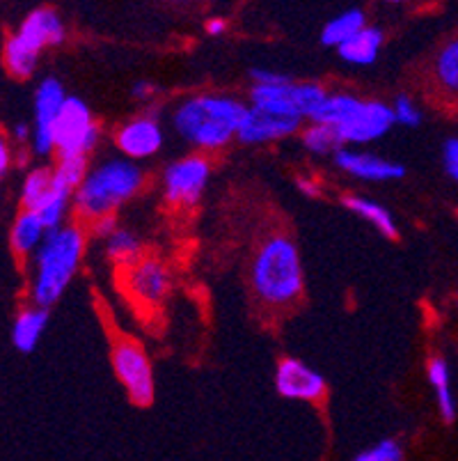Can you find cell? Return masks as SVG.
Segmentation results:
<instances>
[{"label":"cell","instance_id":"1","mask_svg":"<svg viewBox=\"0 0 458 461\" xmlns=\"http://www.w3.org/2000/svg\"><path fill=\"white\" fill-rule=\"evenodd\" d=\"M247 106L234 96L197 95L182 102L172 115L175 131L200 149L225 148L237 138Z\"/></svg>","mask_w":458,"mask_h":461},{"label":"cell","instance_id":"2","mask_svg":"<svg viewBox=\"0 0 458 461\" xmlns=\"http://www.w3.org/2000/svg\"><path fill=\"white\" fill-rule=\"evenodd\" d=\"M85 237L76 225H62L49 232L44 244L35 253V280H32V301L37 308L49 310L56 303L81 267Z\"/></svg>","mask_w":458,"mask_h":461},{"label":"cell","instance_id":"3","mask_svg":"<svg viewBox=\"0 0 458 461\" xmlns=\"http://www.w3.org/2000/svg\"><path fill=\"white\" fill-rule=\"evenodd\" d=\"M250 280L255 294L268 305H289L302 294L305 278L296 244L284 234L266 239L252 259Z\"/></svg>","mask_w":458,"mask_h":461},{"label":"cell","instance_id":"4","mask_svg":"<svg viewBox=\"0 0 458 461\" xmlns=\"http://www.w3.org/2000/svg\"><path fill=\"white\" fill-rule=\"evenodd\" d=\"M142 179L145 175L133 161L111 158L101 163L87 173L85 182L76 191V212L92 223L106 216H115L117 209L140 191Z\"/></svg>","mask_w":458,"mask_h":461},{"label":"cell","instance_id":"5","mask_svg":"<svg viewBox=\"0 0 458 461\" xmlns=\"http://www.w3.org/2000/svg\"><path fill=\"white\" fill-rule=\"evenodd\" d=\"M99 142V127L92 120L87 104L78 96H67L56 122V154L58 161L67 158H87Z\"/></svg>","mask_w":458,"mask_h":461},{"label":"cell","instance_id":"6","mask_svg":"<svg viewBox=\"0 0 458 461\" xmlns=\"http://www.w3.org/2000/svg\"><path fill=\"white\" fill-rule=\"evenodd\" d=\"M112 367L124 385V391L129 393L133 404L149 406L154 402V370H151V360L147 351L138 345L136 339L121 338L112 347Z\"/></svg>","mask_w":458,"mask_h":461},{"label":"cell","instance_id":"7","mask_svg":"<svg viewBox=\"0 0 458 461\" xmlns=\"http://www.w3.org/2000/svg\"><path fill=\"white\" fill-rule=\"evenodd\" d=\"M326 96V90L317 83L289 81L283 86H255L250 92V104L255 108H266L302 120V117H312Z\"/></svg>","mask_w":458,"mask_h":461},{"label":"cell","instance_id":"8","mask_svg":"<svg viewBox=\"0 0 458 461\" xmlns=\"http://www.w3.org/2000/svg\"><path fill=\"white\" fill-rule=\"evenodd\" d=\"M209 177H211V166L200 154L170 163L163 173L166 200L175 207H193L202 198Z\"/></svg>","mask_w":458,"mask_h":461},{"label":"cell","instance_id":"9","mask_svg":"<svg viewBox=\"0 0 458 461\" xmlns=\"http://www.w3.org/2000/svg\"><path fill=\"white\" fill-rule=\"evenodd\" d=\"M67 104L65 87L58 78H44L35 92V127H32V149L40 157L56 152V122Z\"/></svg>","mask_w":458,"mask_h":461},{"label":"cell","instance_id":"10","mask_svg":"<svg viewBox=\"0 0 458 461\" xmlns=\"http://www.w3.org/2000/svg\"><path fill=\"white\" fill-rule=\"evenodd\" d=\"M394 127L392 106L383 102H367L358 99L353 111L344 117V122L337 124V131L344 142L351 145H367V142L378 140L388 136L390 129Z\"/></svg>","mask_w":458,"mask_h":461},{"label":"cell","instance_id":"11","mask_svg":"<svg viewBox=\"0 0 458 461\" xmlns=\"http://www.w3.org/2000/svg\"><path fill=\"white\" fill-rule=\"evenodd\" d=\"M170 271L157 258H142L133 267L124 269V289L136 303L157 308L170 292Z\"/></svg>","mask_w":458,"mask_h":461},{"label":"cell","instance_id":"12","mask_svg":"<svg viewBox=\"0 0 458 461\" xmlns=\"http://www.w3.org/2000/svg\"><path fill=\"white\" fill-rule=\"evenodd\" d=\"M301 117L283 115L266 108L247 106L243 122L238 127L237 138L243 145H264V142H275L283 138L293 136L301 129Z\"/></svg>","mask_w":458,"mask_h":461},{"label":"cell","instance_id":"13","mask_svg":"<svg viewBox=\"0 0 458 461\" xmlns=\"http://www.w3.org/2000/svg\"><path fill=\"white\" fill-rule=\"evenodd\" d=\"M275 388L287 400L312 402L326 393V379L302 360L284 358L275 370Z\"/></svg>","mask_w":458,"mask_h":461},{"label":"cell","instance_id":"14","mask_svg":"<svg viewBox=\"0 0 458 461\" xmlns=\"http://www.w3.org/2000/svg\"><path fill=\"white\" fill-rule=\"evenodd\" d=\"M115 142L126 158L142 161V158H151L161 152L163 129L154 117H133L117 131Z\"/></svg>","mask_w":458,"mask_h":461},{"label":"cell","instance_id":"15","mask_svg":"<svg viewBox=\"0 0 458 461\" xmlns=\"http://www.w3.org/2000/svg\"><path fill=\"white\" fill-rule=\"evenodd\" d=\"M335 163L344 173L353 177L364 179V182H394V179L406 177V167L397 161L378 157L372 152H358V149H339L335 154Z\"/></svg>","mask_w":458,"mask_h":461},{"label":"cell","instance_id":"16","mask_svg":"<svg viewBox=\"0 0 458 461\" xmlns=\"http://www.w3.org/2000/svg\"><path fill=\"white\" fill-rule=\"evenodd\" d=\"M16 35L31 46V49H35L40 53L46 46L62 44L67 32L65 23L58 16V12L49 10V7H41V10H35L32 14L25 16Z\"/></svg>","mask_w":458,"mask_h":461},{"label":"cell","instance_id":"17","mask_svg":"<svg viewBox=\"0 0 458 461\" xmlns=\"http://www.w3.org/2000/svg\"><path fill=\"white\" fill-rule=\"evenodd\" d=\"M381 46H383V31L367 26L364 31H360L358 35L353 37V40H348L346 44L339 46L337 53L348 65L367 67L376 62L378 53H381Z\"/></svg>","mask_w":458,"mask_h":461},{"label":"cell","instance_id":"18","mask_svg":"<svg viewBox=\"0 0 458 461\" xmlns=\"http://www.w3.org/2000/svg\"><path fill=\"white\" fill-rule=\"evenodd\" d=\"M46 324H49V310L44 308H28L16 317L14 326H12V342L19 351L31 354L35 351L37 342H40L41 333H44Z\"/></svg>","mask_w":458,"mask_h":461},{"label":"cell","instance_id":"19","mask_svg":"<svg viewBox=\"0 0 458 461\" xmlns=\"http://www.w3.org/2000/svg\"><path fill=\"white\" fill-rule=\"evenodd\" d=\"M49 237V230L41 223V218L35 212H21L12 228V246L19 255H31L40 250L44 239Z\"/></svg>","mask_w":458,"mask_h":461},{"label":"cell","instance_id":"20","mask_svg":"<svg viewBox=\"0 0 458 461\" xmlns=\"http://www.w3.org/2000/svg\"><path fill=\"white\" fill-rule=\"evenodd\" d=\"M367 28V19H364L363 10H346L342 14H337L335 19H330L323 26L321 41L326 46H333V49H339V46L346 44L348 40L358 35L360 31Z\"/></svg>","mask_w":458,"mask_h":461},{"label":"cell","instance_id":"21","mask_svg":"<svg viewBox=\"0 0 458 461\" xmlns=\"http://www.w3.org/2000/svg\"><path fill=\"white\" fill-rule=\"evenodd\" d=\"M346 207L351 209L355 216H360L363 221H367L373 230H378V234H383L388 239H397L399 230L394 223L392 213L383 207V204L373 203V200L363 198V195H351L346 198Z\"/></svg>","mask_w":458,"mask_h":461},{"label":"cell","instance_id":"22","mask_svg":"<svg viewBox=\"0 0 458 461\" xmlns=\"http://www.w3.org/2000/svg\"><path fill=\"white\" fill-rule=\"evenodd\" d=\"M56 193V184H53V170L49 167H37L32 170L23 182V191H21V203H23L25 212H40Z\"/></svg>","mask_w":458,"mask_h":461},{"label":"cell","instance_id":"23","mask_svg":"<svg viewBox=\"0 0 458 461\" xmlns=\"http://www.w3.org/2000/svg\"><path fill=\"white\" fill-rule=\"evenodd\" d=\"M428 381H431V388L436 391L438 397V409L440 416L447 422H452L456 418V402L452 395V381H449V367L443 358H431L428 360Z\"/></svg>","mask_w":458,"mask_h":461},{"label":"cell","instance_id":"24","mask_svg":"<svg viewBox=\"0 0 458 461\" xmlns=\"http://www.w3.org/2000/svg\"><path fill=\"white\" fill-rule=\"evenodd\" d=\"M106 255L112 264L129 269L142 259V244L140 239L131 230L120 228L111 239H106Z\"/></svg>","mask_w":458,"mask_h":461},{"label":"cell","instance_id":"25","mask_svg":"<svg viewBox=\"0 0 458 461\" xmlns=\"http://www.w3.org/2000/svg\"><path fill=\"white\" fill-rule=\"evenodd\" d=\"M37 60H40V53L35 49L25 44L19 35L7 37L5 41V65L14 78H31L32 71L37 69Z\"/></svg>","mask_w":458,"mask_h":461},{"label":"cell","instance_id":"26","mask_svg":"<svg viewBox=\"0 0 458 461\" xmlns=\"http://www.w3.org/2000/svg\"><path fill=\"white\" fill-rule=\"evenodd\" d=\"M302 145L305 149L312 154H337L339 149H344V140L339 136V131L335 127H328V124H310L305 131H302Z\"/></svg>","mask_w":458,"mask_h":461},{"label":"cell","instance_id":"27","mask_svg":"<svg viewBox=\"0 0 458 461\" xmlns=\"http://www.w3.org/2000/svg\"><path fill=\"white\" fill-rule=\"evenodd\" d=\"M85 177L87 158H67V161H58V166L53 167V184L58 191L67 193V195H76Z\"/></svg>","mask_w":458,"mask_h":461},{"label":"cell","instance_id":"28","mask_svg":"<svg viewBox=\"0 0 458 461\" xmlns=\"http://www.w3.org/2000/svg\"><path fill=\"white\" fill-rule=\"evenodd\" d=\"M436 78L452 95H458V37L443 46L436 58Z\"/></svg>","mask_w":458,"mask_h":461},{"label":"cell","instance_id":"29","mask_svg":"<svg viewBox=\"0 0 458 461\" xmlns=\"http://www.w3.org/2000/svg\"><path fill=\"white\" fill-rule=\"evenodd\" d=\"M71 198H74V195H67V193L58 191V188H56L53 198H50L49 203H46L44 207L37 212V216L41 218V223L46 225V230H49V232H56V230L62 228Z\"/></svg>","mask_w":458,"mask_h":461},{"label":"cell","instance_id":"30","mask_svg":"<svg viewBox=\"0 0 458 461\" xmlns=\"http://www.w3.org/2000/svg\"><path fill=\"white\" fill-rule=\"evenodd\" d=\"M353 461H403V447L394 438H385V441H378L376 446L358 452Z\"/></svg>","mask_w":458,"mask_h":461},{"label":"cell","instance_id":"31","mask_svg":"<svg viewBox=\"0 0 458 461\" xmlns=\"http://www.w3.org/2000/svg\"><path fill=\"white\" fill-rule=\"evenodd\" d=\"M392 113H394V124H401V127H419L422 122V111H419L418 104L406 95H399L392 104Z\"/></svg>","mask_w":458,"mask_h":461},{"label":"cell","instance_id":"32","mask_svg":"<svg viewBox=\"0 0 458 461\" xmlns=\"http://www.w3.org/2000/svg\"><path fill=\"white\" fill-rule=\"evenodd\" d=\"M443 163L449 177L458 182V138H449L443 148Z\"/></svg>","mask_w":458,"mask_h":461},{"label":"cell","instance_id":"33","mask_svg":"<svg viewBox=\"0 0 458 461\" xmlns=\"http://www.w3.org/2000/svg\"><path fill=\"white\" fill-rule=\"evenodd\" d=\"M252 81H255V86H283V83H289L292 78L271 69H255L252 71Z\"/></svg>","mask_w":458,"mask_h":461},{"label":"cell","instance_id":"34","mask_svg":"<svg viewBox=\"0 0 458 461\" xmlns=\"http://www.w3.org/2000/svg\"><path fill=\"white\" fill-rule=\"evenodd\" d=\"M117 218L115 216H106L101 218V221H96L94 223V234L96 237H103V239H111L112 234L117 232Z\"/></svg>","mask_w":458,"mask_h":461},{"label":"cell","instance_id":"35","mask_svg":"<svg viewBox=\"0 0 458 461\" xmlns=\"http://www.w3.org/2000/svg\"><path fill=\"white\" fill-rule=\"evenodd\" d=\"M12 166V149H10V142L7 138L0 133V177L10 170Z\"/></svg>","mask_w":458,"mask_h":461},{"label":"cell","instance_id":"36","mask_svg":"<svg viewBox=\"0 0 458 461\" xmlns=\"http://www.w3.org/2000/svg\"><path fill=\"white\" fill-rule=\"evenodd\" d=\"M298 188L301 193H305V198H319L321 195V186H319L317 179L312 177H298Z\"/></svg>","mask_w":458,"mask_h":461},{"label":"cell","instance_id":"37","mask_svg":"<svg viewBox=\"0 0 458 461\" xmlns=\"http://www.w3.org/2000/svg\"><path fill=\"white\" fill-rule=\"evenodd\" d=\"M227 31V21L220 19V16H213V19L207 21V32L209 35L218 37Z\"/></svg>","mask_w":458,"mask_h":461},{"label":"cell","instance_id":"38","mask_svg":"<svg viewBox=\"0 0 458 461\" xmlns=\"http://www.w3.org/2000/svg\"><path fill=\"white\" fill-rule=\"evenodd\" d=\"M154 92H157V87L151 86V83H145V81L136 83V87H133V96H136V99H149Z\"/></svg>","mask_w":458,"mask_h":461},{"label":"cell","instance_id":"39","mask_svg":"<svg viewBox=\"0 0 458 461\" xmlns=\"http://www.w3.org/2000/svg\"><path fill=\"white\" fill-rule=\"evenodd\" d=\"M12 136H14L16 140H19V142L31 140V138H32V129H31V124L19 122V124H16V127H14V131H12Z\"/></svg>","mask_w":458,"mask_h":461}]
</instances>
